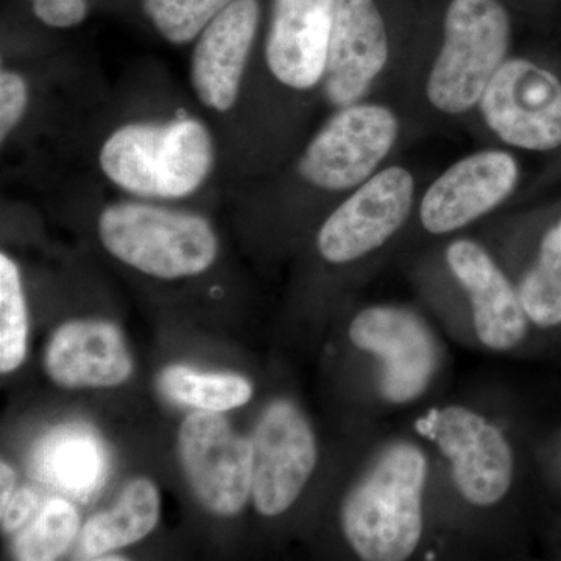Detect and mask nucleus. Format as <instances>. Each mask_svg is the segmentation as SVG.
Masks as SVG:
<instances>
[{"mask_svg": "<svg viewBox=\"0 0 561 561\" xmlns=\"http://www.w3.org/2000/svg\"><path fill=\"white\" fill-rule=\"evenodd\" d=\"M98 230L111 256L153 278L202 275L219 254V238L205 217L149 202L106 206Z\"/></svg>", "mask_w": 561, "mask_h": 561, "instance_id": "nucleus-4", "label": "nucleus"}, {"mask_svg": "<svg viewBox=\"0 0 561 561\" xmlns=\"http://www.w3.org/2000/svg\"><path fill=\"white\" fill-rule=\"evenodd\" d=\"M519 298L537 327L561 324V219L542 238L538 260L523 280Z\"/></svg>", "mask_w": 561, "mask_h": 561, "instance_id": "nucleus-21", "label": "nucleus"}, {"mask_svg": "<svg viewBox=\"0 0 561 561\" xmlns=\"http://www.w3.org/2000/svg\"><path fill=\"white\" fill-rule=\"evenodd\" d=\"M442 44L427 77V101L448 116L481 102L508 58L512 11L502 0H437Z\"/></svg>", "mask_w": 561, "mask_h": 561, "instance_id": "nucleus-3", "label": "nucleus"}, {"mask_svg": "<svg viewBox=\"0 0 561 561\" xmlns=\"http://www.w3.org/2000/svg\"><path fill=\"white\" fill-rule=\"evenodd\" d=\"M354 346L383 362L381 393L404 404L421 397L437 367V345L419 317L400 308H370L350 327Z\"/></svg>", "mask_w": 561, "mask_h": 561, "instance_id": "nucleus-12", "label": "nucleus"}, {"mask_svg": "<svg viewBox=\"0 0 561 561\" xmlns=\"http://www.w3.org/2000/svg\"><path fill=\"white\" fill-rule=\"evenodd\" d=\"M427 461L416 446L391 445L346 496L342 527L351 548L368 561H401L423 534Z\"/></svg>", "mask_w": 561, "mask_h": 561, "instance_id": "nucleus-2", "label": "nucleus"}, {"mask_svg": "<svg viewBox=\"0 0 561 561\" xmlns=\"http://www.w3.org/2000/svg\"><path fill=\"white\" fill-rule=\"evenodd\" d=\"M398 136L400 121L389 106L367 102L343 106L302 150L298 175L321 191L356 190L379 171Z\"/></svg>", "mask_w": 561, "mask_h": 561, "instance_id": "nucleus-5", "label": "nucleus"}, {"mask_svg": "<svg viewBox=\"0 0 561 561\" xmlns=\"http://www.w3.org/2000/svg\"><path fill=\"white\" fill-rule=\"evenodd\" d=\"M416 432L437 443L451 461L454 482L465 500L486 507L507 494L513 478L511 445L481 415L460 405L435 409L416 421Z\"/></svg>", "mask_w": 561, "mask_h": 561, "instance_id": "nucleus-9", "label": "nucleus"}, {"mask_svg": "<svg viewBox=\"0 0 561 561\" xmlns=\"http://www.w3.org/2000/svg\"><path fill=\"white\" fill-rule=\"evenodd\" d=\"M44 368L66 389L114 387L130 378L133 364L122 332L108 321L73 320L51 335Z\"/></svg>", "mask_w": 561, "mask_h": 561, "instance_id": "nucleus-16", "label": "nucleus"}, {"mask_svg": "<svg viewBox=\"0 0 561 561\" xmlns=\"http://www.w3.org/2000/svg\"><path fill=\"white\" fill-rule=\"evenodd\" d=\"M519 164L505 150H481L449 165L427 187L421 224L431 234L461 230L507 201L519 183Z\"/></svg>", "mask_w": 561, "mask_h": 561, "instance_id": "nucleus-11", "label": "nucleus"}, {"mask_svg": "<svg viewBox=\"0 0 561 561\" xmlns=\"http://www.w3.org/2000/svg\"><path fill=\"white\" fill-rule=\"evenodd\" d=\"M43 482L77 500L91 496L106 476V454L94 432L80 424L54 430L33 454Z\"/></svg>", "mask_w": 561, "mask_h": 561, "instance_id": "nucleus-17", "label": "nucleus"}, {"mask_svg": "<svg viewBox=\"0 0 561 561\" xmlns=\"http://www.w3.org/2000/svg\"><path fill=\"white\" fill-rule=\"evenodd\" d=\"M160 493L149 479H136L122 491L111 511L92 516L81 530V549L91 559H101L116 549L135 545L157 527Z\"/></svg>", "mask_w": 561, "mask_h": 561, "instance_id": "nucleus-18", "label": "nucleus"}, {"mask_svg": "<svg viewBox=\"0 0 561 561\" xmlns=\"http://www.w3.org/2000/svg\"><path fill=\"white\" fill-rule=\"evenodd\" d=\"M180 459L195 496L220 516L238 515L253 485V443L216 412L192 413L181 424Z\"/></svg>", "mask_w": 561, "mask_h": 561, "instance_id": "nucleus-8", "label": "nucleus"}, {"mask_svg": "<svg viewBox=\"0 0 561 561\" xmlns=\"http://www.w3.org/2000/svg\"><path fill=\"white\" fill-rule=\"evenodd\" d=\"M80 518L76 507L62 497H51L25 524L13 542V553L22 561L57 560L76 540Z\"/></svg>", "mask_w": 561, "mask_h": 561, "instance_id": "nucleus-20", "label": "nucleus"}, {"mask_svg": "<svg viewBox=\"0 0 561 561\" xmlns=\"http://www.w3.org/2000/svg\"><path fill=\"white\" fill-rule=\"evenodd\" d=\"M99 169L114 187L142 201H183L205 186L217 164L206 122L179 114L130 121L103 139Z\"/></svg>", "mask_w": 561, "mask_h": 561, "instance_id": "nucleus-1", "label": "nucleus"}, {"mask_svg": "<svg viewBox=\"0 0 561 561\" xmlns=\"http://www.w3.org/2000/svg\"><path fill=\"white\" fill-rule=\"evenodd\" d=\"M39 497L32 489L18 490L3 507H0L2 530L16 531L22 529L38 511Z\"/></svg>", "mask_w": 561, "mask_h": 561, "instance_id": "nucleus-26", "label": "nucleus"}, {"mask_svg": "<svg viewBox=\"0 0 561 561\" xmlns=\"http://www.w3.org/2000/svg\"><path fill=\"white\" fill-rule=\"evenodd\" d=\"M14 486H16V472L10 465L2 461V467H0V507H3L10 501V497L16 493Z\"/></svg>", "mask_w": 561, "mask_h": 561, "instance_id": "nucleus-27", "label": "nucleus"}, {"mask_svg": "<svg viewBox=\"0 0 561 561\" xmlns=\"http://www.w3.org/2000/svg\"><path fill=\"white\" fill-rule=\"evenodd\" d=\"M27 305L20 267L9 254H0V371L11 373L27 354Z\"/></svg>", "mask_w": 561, "mask_h": 561, "instance_id": "nucleus-22", "label": "nucleus"}, {"mask_svg": "<svg viewBox=\"0 0 561 561\" xmlns=\"http://www.w3.org/2000/svg\"><path fill=\"white\" fill-rule=\"evenodd\" d=\"M502 2L507 3V5L511 7V3L522 2V0H502Z\"/></svg>", "mask_w": 561, "mask_h": 561, "instance_id": "nucleus-28", "label": "nucleus"}, {"mask_svg": "<svg viewBox=\"0 0 561 561\" xmlns=\"http://www.w3.org/2000/svg\"><path fill=\"white\" fill-rule=\"evenodd\" d=\"M446 261L470 295L472 319L479 341L491 350H511L527 332L522 298L478 242L461 239L449 245Z\"/></svg>", "mask_w": 561, "mask_h": 561, "instance_id": "nucleus-15", "label": "nucleus"}, {"mask_svg": "<svg viewBox=\"0 0 561 561\" xmlns=\"http://www.w3.org/2000/svg\"><path fill=\"white\" fill-rule=\"evenodd\" d=\"M251 443V497L261 515L278 516L294 505L316 470V437L294 404L276 401L261 416Z\"/></svg>", "mask_w": 561, "mask_h": 561, "instance_id": "nucleus-10", "label": "nucleus"}, {"mask_svg": "<svg viewBox=\"0 0 561 561\" xmlns=\"http://www.w3.org/2000/svg\"><path fill=\"white\" fill-rule=\"evenodd\" d=\"M160 389L173 402L216 413L241 408L253 397V387L242 376L201 373L190 367H169L162 371Z\"/></svg>", "mask_w": 561, "mask_h": 561, "instance_id": "nucleus-19", "label": "nucleus"}, {"mask_svg": "<svg viewBox=\"0 0 561 561\" xmlns=\"http://www.w3.org/2000/svg\"><path fill=\"white\" fill-rule=\"evenodd\" d=\"M33 14L46 27L68 31L79 27L90 14L88 0H27Z\"/></svg>", "mask_w": 561, "mask_h": 561, "instance_id": "nucleus-25", "label": "nucleus"}, {"mask_svg": "<svg viewBox=\"0 0 561 561\" xmlns=\"http://www.w3.org/2000/svg\"><path fill=\"white\" fill-rule=\"evenodd\" d=\"M31 106V83L18 69L0 70V142L7 140L20 128Z\"/></svg>", "mask_w": 561, "mask_h": 561, "instance_id": "nucleus-24", "label": "nucleus"}, {"mask_svg": "<svg viewBox=\"0 0 561 561\" xmlns=\"http://www.w3.org/2000/svg\"><path fill=\"white\" fill-rule=\"evenodd\" d=\"M232 0H142V11L154 31L172 46L194 44L210 21Z\"/></svg>", "mask_w": 561, "mask_h": 561, "instance_id": "nucleus-23", "label": "nucleus"}, {"mask_svg": "<svg viewBox=\"0 0 561 561\" xmlns=\"http://www.w3.org/2000/svg\"><path fill=\"white\" fill-rule=\"evenodd\" d=\"M483 121L513 149L561 147V80L527 58H507L479 102Z\"/></svg>", "mask_w": 561, "mask_h": 561, "instance_id": "nucleus-6", "label": "nucleus"}, {"mask_svg": "<svg viewBox=\"0 0 561 561\" xmlns=\"http://www.w3.org/2000/svg\"><path fill=\"white\" fill-rule=\"evenodd\" d=\"M415 180L402 165L379 169L332 210L317 234V249L330 264H348L381 249L411 214Z\"/></svg>", "mask_w": 561, "mask_h": 561, "instance_id": "nucleus-7", "label": "nucleus"}, {"mask_svg": "<svg viewBox=\"0 0 561 561\" xmlns=\"http://www.w3.org/2000/svg\"><path fill=\"white\" fill-rule=\"evenodd\" d=\"M335 0H272L265 65L291 91H311L323 81Z\"/></svg>", "mask_w": 561, "mask_h": 561, "instance_id": "nucleus-14", "label": "nucleus"}, {"mask_svg": "<svg viewBox=\"0 0 561 561\" xmlns=\"http://www.w3.org/2000/svg\"><path fill=\"white\" fill-rule=\"evenodd\" d=\"M261 20V0H232L194 41L191 88L206 110L227 114L234 108Z\"/></svg>", "mask_w": 561, "mask_h": 561, "instance_id": "nucleus-13", "label": "nucleus"}]
</instances>
